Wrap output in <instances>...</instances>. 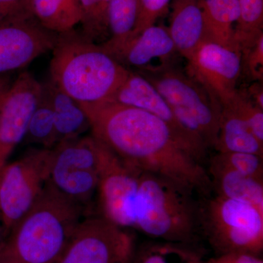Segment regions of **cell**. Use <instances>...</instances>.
Masks as SVG:
<instances>
[{
  "label": "cell",
  "instance_id": "1",
  "mask_svg": "<svg viewBox=\"0 0 263 263\" xmlns=\"http://www.w3.org/2000/svg\"><path fill=\"white\" fill-rule=\"evenodd\" d=\"M80 105L92 136L127 164L178 183L198 197L213 193L206 166L181 146L158 117L110 101Z\"/></svg>",
  "mask_w": 263,
  "mask_h": 263
},
{
  "label": "cell",
  "instance_id": "2",
  "mask_svg": "<svg viewBox=\"0 0 263 263\" xmlns=\"http://www.w3.org/2000/svg\"><path fill=\"white\" fill-rule=\"evenodd\" d=\"M129 70L76 29L57 35L50 80L79 104L107 101Z\"/></svg>",
  "mask_w": 263,
  "mask_h": 263
},
{
  "label": "cell",
  "instance_id": "3",
  "mask_svg": "<svg viewBox=\"0 0 263 263\" xmlns=\"http://www.w3.org/2000/svg\"><path fill=\"white\" fill-rule=\"evenodd\" d=\"M86 213L46 183L39 200L7 237L0 257L14 263H57Z\"/></svg>",
  "mask_w": 263,
  "mask_h": 263
},
{
  "label": "cell",
  "instance_id": "4",
  "mask_svg": "<svg viewBox=\"0 0 263 263\" xmlns=\"http://www.w3.org/2000/svg\"><path fill=\"white\" fill-rule=\"evenodd\" d=\"M135 228L173 241H190L200 233L199 197L178 183L142 172L135 202Z\"/></svg>",
  "mask_w": 263,
  "mask_h": 263
},
{
  "label": "cell",
  "instance_id": "5",
  "mask_svg": "<svg viewBox=\"0 0 263 263\" xmlns=\"http://www.w3.org/2000/svg\"><path fill=\"white\" fill-rule=\"evenodd\" d=\"M138 73L155 86L183 127L208 150L215 149L221 112L215 98L170 62L147 66Z\"/></svg>",
  "mask_w": 263,
  "mask_h": 263
},
{
  "label": "cell",
  "instance_id": "6",
  "mask_svg": "<svg viewBox=\"0 0 263 263\" xmlns=\"http://www.w3.org/2000/svg\"><path fill=\"white\" fill-rule=\"evenodd\" d=\"M200 233L218 247L233 252L260 249L263 211L248 202L212 193L199 197Z\"/></svg>",
  "mask_w": 263,
  "mask_h": 263
},
{
  "label": "cell",
  "instance_id": "7",
  "mask_svg": "<svg viewBox=\"0 0 263 263\" xmlns=\"http://www.w3.org/2000/svg\"><path fill=\"white\" fill-rule=\"evenodd\" d=\"M100 141L92 135L51 148L47 183L86 212L98 193Z\"/></svg>",
  "mask_w": 263,
  "mask_h": 263
},
{
  "label": "cell",
  "instance_id": "8",
  "mask_svg": "<svg viewBox=\"0 0 263 263\" xmlns=\"http://www.w3.org/2000/svg\"><path fill=\"white\" fill-rule=\"evenodd\" d=\"M50 156L51 148H32L0 169V222L5 238L42 195Z\"/></svg>",
  "mask_w": 263,
  "mask_h": 263
},
{
  "label": "cell",
  "instance_id": "9",
  "mask_svg": "<svg viewBox=\"0 0 263 263\" xmlns=\"http://www.w3.org/2000/svg\"><path fill=\"white\" fill-rule=\"evenodd\" d=\"M141 172L100 141L97 193L100 216L124 229L135 228V202Z\"/></svg>",
  "mask_w": 263,
  "mask_h": 263
},
{
  "label": "cell",
  "instance_id": "10",
  "mask_svg": "<svg viewBox=\"0 0 263 263\" xmlns=\"http://www.w3.org/2000/svg\"><path fill=\"white\" fill-rule=\"evenodd\" d=\"M133 240L127 229L103 216L81 221L57 263H130Z\"/></svg>",
  "mask_w": 263,
  "mask_h": 263
},
{
  "label": "cell",
  "instance_id": "11",
  "mask_svg": "<svg viewBox=\"0 0 263 263\" xmlns=\"http://www.w3.org/2000/svg\"><path fill=\"white\" fill-rule=\"evenodd\" d=\"M186 74L224 105L237 91L241 53L213 41H203L188 59Z\"/></svg>",
  "mask_w": 263,
  "mask_h": 263
},
{
  "label": "cell",
  "instance_id": "12",
  "mask_svg": "<svg viewBox=\"0 0 263 263\" xmlns=\"http://www.w3.org/2000/svg\"><path fill=\"white\" fill-rule=\"evenodd\" d=\"M107 101L141 109L163 121L189 153L206 166L209 150L186 129L162 95L138 72L129 73Z\"/></svg>",
  "mask_w": 263,
  "mask_h": 263
},
{
  "label": "cell",
  "instance_id": "13",
  "mask_svg": "<svg viewBox=\"0 0 263 263\" xmlns=\"http://www.w3.org/2000/svg\"><path fill=\"white\" fill-rule=\"evenodd\" d=\"M43 92V84L22 71L10 85L0 105V169L23 141L29 119Z\"/></svg>",
  "mask_w": 263,
  "mask_h": 263
},
{
  "label": "cell",
  "instance_id": "14",
  "mask_svg": "<svg viewBox=\"0 0 263 263\" xmlns=\"http://www.w3.org/2000/svg\"><path fill=\"white\" fill-rule=\"evenodd\" d=\"M57 35L42 27L34 16L0 22V75L25 68L52 51Z\"/></svg>",
  "mask_w": 263,
  "mask_h": 263
},
{
  "label": "cell",
  "instance_id": "15",
  "mask_svg": "<svg viewBox=\"0 0 263 263\" xmlns=\"http://www.w3.org/2000/svg\"><path fill=\"white\" fill-rule=\"evenodd\" d=\"M177 52L167 28L151 26L131 38L113 55L119 63L143 68L155 59L167 63Z\"/></svg>",
  "mask_w": 263,
  "mask_h": 263
},
{
  "label": "cell",
  "instance_id": "16",
  "mask_svg": "<svg viewBox=\"0 0 263 263\" xmlns=\"http://www.w3.org/2000/svg\"><path fill=\"white\" fill-rule=\"evenodd\" d=\"M167 30L176 51L188 60L205 41V23L200 0H172Z\"/></svg>",
  "mask_w": 263,
  "mask_h": 263
},
{
  "label": "cell",
  "instance_id": "17",
  "mask_svg": "<svg viewBox=\"0 0 263 263\" xmlns=\"http://www.w3.org/2000/svg\"><path fill=\"white\" fill-rule=\"evenodd\" d=\"M206 164L213 193L248 202L263 211V180L231 168L216 155L209 159Z\"/></svg>",
  "mask_w": 263,
  "mask_h": 263
},
{
  "label": "cell",
  "instance_id": "18",
  "mask_svg": "<svg viewBox=\"0 0 263 263\" xmlns=\"http://www.w3.org/2000/svg\"><path fill=\"white\" fill-rule=\"evenodd\" d=\"M43 84L47 91L53 109L57 144L82 136L91 129L89 118L80 104L50 79Z\"/></svg>",
  "mask_w": 263,
  "mask_h": 263
},
{
  "label": "cell",
  "instance_id": "19",
  "mask_svg": "<svg viewBox=\"0 0 263 263\" xmlns=\"http://www.w3.org/2000/svg\"><path fill=\"white\" fill-rule=\"evenodd\" d=\"M200 3L205 23V41L239 51L234 39L235 27L240 16L239 1L200 0Z\"/></svg>",
  "mask_w": 263,
  "mask_h": 263
},
{
  "label": "cell",
  "instance_id": "20",
  "mask_svg": "<svg viewBox=\"0 0 263 263\" xmlns=\"http://www.w3.org/2000/svg\"><path fill=\"white\" fill-rule=\"evenodd\" d=\"M217 152H245L263 157V143L230 107L221 106Z\"/></svg>",
  "mask_w": 263,
  "mask_h": 263
},
{
  "label": "cell",
  "instance_id": "21",
  "mask_svg": "<svg viewBox=\"0 0 263 263\" xmlns=\"http://www.w3.org/2000/svg\"><path fill=\"white\" fill-rule=\"evenodd\" d=\"M31 8L38 23L57 34L69 32L81 24L79 0H31Z\"/></svg>",
  "mask_w": 263,
  "mask_h": 263
},
{
  "label": "cell",
  "instance_id": "22",
  "mask_svg": "<svg viewBox=\"0 0 263 263\" xmlns=\"http://www.w3.org/2000/svg\"><path fill=\"white\" fill-rule=\"evenodd\" d=\"M141 3V0L109 2L108 22L110 37L100 45L111 56L130 39L139 17Z\"/></svg>",
  "mask_w": 263,
  "mask_h": 263
},
{
  "label": "cell",
  "instance_id": "23",
  "mask_svg": "<svg viewBox=\"0 0 263 263\" xmlns=\"http://www.w3.org/2000/svg\"><path fill=\"white\" fill-rule=\"evenodd\" d=\"M23 141L26 144L37 145L48 149L57 145L53 109L43 84L42 95L29 119Z\"/></svg>",
  "mask_w": 263,
  "mask_h": 263
},
{
  "label": "cell",
  "instance_id": "24",
  "mask_svg": "<svg viewBox=\"0 0 263 263\" xmlns=\"http://www.w3.org/2000/svg\"><path fill=\"white\" fill-rule=\"evenodd\" d=\"M240 16L235 27V43L241 55L263 35V0H238Z\"/></svg>",
  "mask_w": 263,
  "mask_h": 263
},
{
  "label": "cell",
  "instance_id": "25",
  "mask_svg": "<svg viewBox=\"0 0 263 263\" xmlns=\"http://www.w3.org/2000/svg\"><path fill=\"white\" fill-rule=\"evenodd\" d=\"M110 0H79L81 10V33L97 44L110 37L108 10Z\"/></svg>",
  "mask_w": 263,
  "mask_h": 263
},
{
  "label": "cell",
  "instance_id": "26",
  "mask_svg": "<svg viewBox=\"0 0 263 263\" xmlns=\"http://www.w3.org/2000/svg\"><path fill=\"white\" fill-rule=\"evenodd\" d=\"M223 105L233 109L247 124L254 136L263 143V109L255 105L245 91L237 89L231 100Z\"/></svg>",
  "mask_w": 263,
  "mask_h": 263
},
{
  "label": "cell",
  "instance_id": "27",
  "mask_svg": "<svg viewBox=\"0 0 263 263\" xmlns=\"http://www.w3.org/2000/svg\"><path fill=\"white\" fill-rule=\"evenodd\" d=\"M221 162L241 174L263 180V157L245 152H217Z\"/></svg>",
  "mask_w": 263,
  "mask_h": 263
},
{
  "label": "cell",
  "instance_id": "28",
  "mask_svg": "<svg viewBox=\"0 0 263 263\" xmlns=\"http://www.w3.org/2000/svg\"><path fill=\"white\" fill-rule=\"evenodd\" d=\"M171 1L172 0H141L139 17L130 39L151 26L155 25L158 18L165 13Z\"/></svg>",
  "mask_w": 263,
  "mask_h": 263
},
{
  "label": "cell",
  "instance_id": "29",
  "mask_svg": "<svg viewBox=\"0 0 263 263\" xmlns=\"http://www.w3.org/2000/svg\"><path fill=\"white\" fill-rule=\"evenodd\" d=\"M242 70L254 81L263 79V35L253 47L241 55Z\"/></svg>",
  "mask_w": 263,
  "mask_h": 263
},
{
  "label": "cell",
  "instance_id": "30",
  "mask_svg": "<svg viewBox=\"0 0 263 263\" xmlns=\"http://www.w3.org/2000/svg\"><path fill=\"white\" fill-rule=\"evenodd\" d=\"M31 16V0H0V22Z\"/></svg>",
  "mask_w": 263,
  "mask_h": 263
},
{
  "label": "cell",
  "instance_id": "31",
  "mask_svg": "<svg viewBox=\"0 0 263 263\" xmlns=\"http://www.w3.org/2000/svg\"><path fill=\"white\" fill-rule=\"evenodd\" d=\"M214 263H263L260 259L247 252H233Z\"/></svg>",
  "mask_w": 263,
  "mask_h": 263
},
{
  "label": "cell",
  "instance_id": "32",
  "mask_svg": "<svg viewBox=\"0 0 263 263\" xmlns=\"http://www.w3.org/2000/svg\"><path fill=\"white\" fill-rule=\"evenodd\" d=\"M262 81H255L251 85L247 91V96L257 105L259 108L263 109V88Z\"/></svg>",
  "mask_w": 263,
  "mask_h": 263
},
{
  "label": "cell",
  "instance_id": "33",
  "mask_svg": "<svg viewBox=\"0 0 263 263\" xmlns=\"http://www.w3.org/2000/svg\"><path fill=\"white\" fill-rule=\"evenodd\" d=\"M167 247L151 251L149 254L143 257L141 263H170L167 258Z\"/></svg>",
  "mask_w": 263,
  "mask_h": 263
},
{
  "label": "cell",
  "instance_id": "34",
  "mask_svg": "<svg viewBox=\"0 0 263 263\" xmlns=\"http://www.w3.org/2000/svg\"><path fill=\"white\" fill-rule=\"evenodd\" d=\"M12 83L13 81L11 80L10 73L0 75V105Z\"/></svg>",
  "mask_w": 263,
  "mask_h": 263
},
{
  "label": "cell",
  "instance_id": "35",
  "mask_svg": "<svg viewBox=\"0 0 263 263\" xmlns=\"http://www.w3.org/2000/svg\"><path fill=\"white\" fill-rule=\"evenodd\" d=\"M5 242V237L3 233V228H2L1 222H0V254L3 251V247H4Z\"/></svg>",
  "mask_w": 263,
  "mask_h": 263
},
{
  "label": "cell",
  "instance_id": "36",
  "mask_svg": "<svg viewBox=\"0 0 263 263\" xmlns=\"http://www.w3.org/2000/svg\"><path fill=\"white\" fill-rule=\"evenodd\" d=\"M0 263H14L13 262H11V261L8 260V259L2 258V257H0Z\"/></svg>",
  "mask_w": 263,
  "mask_h": 263
},
{
  "label": "cell",
  "instance_id": "37",
  "mask_svg": "<svg viewBox=\"0 0 263 263\" xmlns=\"http://www.w3.org/2000/svg\"><path fill=\"white\" fill-rule=\"evenodd\" d=\"M190 263H197V262H190Z\"/></svg>",
  "mask_w": 263,
  "mask_h": 263
}]
</instances>
